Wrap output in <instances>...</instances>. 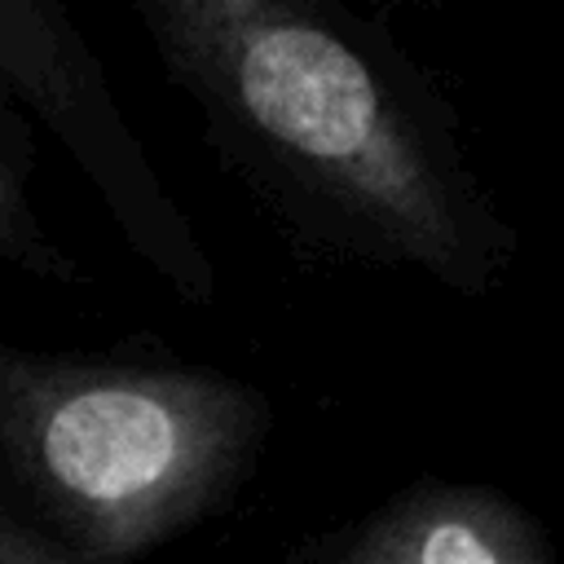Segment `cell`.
<instances>
[{
	"label": "cell",
	"instance_id": "obj_3",
	"mask_svg": "<svg viewBox=\"0 0 564 564\" xmlns=\"http://www.w3.org/2000/svg\"><path fill=\"white\" fill-rule=\"evenodd\" d=\"M0 88L75 159L128 251L185 304L216 300V260L128 128L106 66L62 4L0 0Z\"/></svg>",
	"mask_w": 564,
	"mask_h": 564
},
{
	"label": "cell",
	"instance_id": "obj_6",
	"mask_svg": "<svg viewBox=\"0 0 564 564\" xmlns=\"http://www.w3.org/2000/svg\"><path fill=\"white\" fill-rule=\"evenodd\" d=\"M0 564H75L62 551H53L26 520L13 516V507L0 498Z\"/></svg>",
	"mask_w": 564,
	"mask_h": 564
},
{
	"label": "cell",
	"instance_id": "obj_4",
	"mask_svg": "<svg viewBox=\"0 0 564 564\" xmlns=\"http://www.w3.org/2000/svg\"><path fill=\"white\" fill-rule=\"evenodd\" d=\"M304 564H560L546 524L507 489L419 480L322 538Z\"/></svg>",
	"mask_w": 564,
	"mask_h": 564
},
{
	"label": "cell",
	"instance_id": "obj_5",
	"mask_svg": "<svg viewBox=\"0 0 564 564\" xmlns=\"http://www.w3.org/2000/svg\"><path fill=\"white\" fill-rule=\"evenodd\" d=\"M31 132L13 106V97L0 88V264L53 282V286H79L88 273L75 256L53 238V229L40 216V203L31 194Z\"/></svg>",
	"mask_w": 564,
	"mask_h": 564
},
{
	"label": "cell",
	"instance_id": "obj_1",
	"mask_svg": "<svg viewBox=\"0 0 564 564\" xmlns=\"http://www.w3.org/2000/svg\"><path fill=\"white\" fill-rule=\"evenodd\" d=\"M216 154L304 247L454 295L507 282L520 234L414 57L326 0H137Z\"/></svg>",
	"mask_w": 564,
	"mask_h": 564
},
{
	"label": "cell",
	"instance_id": "obj_2",
	"mask_svg": "<svg viewBox=\"0 0 564 564\" xmlns=\"http://www.w3.org/2000/svg\"><path fill=\"white\" fill-rule=\"evenodd\" d=\"M269 432V397L238 375L0 335V498L75 564H137L225 511Z\"/></svg>",
	"mask_w": 564,
	"mask_h": 564
}]
</instances>
